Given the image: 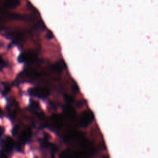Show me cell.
I'll list each match as a JSON object with an SVG mask.
<instances>
[{
	"label": "cell",
	"mask_w": 158,
	"mask_h": 158,
	"mask_svg": "<svg viewBox=\"0 0 158 158\" xmlns=\"http://www.w3.org/2000/svg\"><path fill=\"white\" fill-rule=\"evenodd\" d=\"M13 146H14L13 140L10 137H7L6 138V139L2 141V147L3 149L7 152H10L12 151L13 148Z\"/></svg>",
	"instance_id": "cell-1"
},
{
	"label": "cell",
	"mask_w": 158,
	"mask_h": 158,
	"mask_svg": "<svg viewBox=\"0 0 158 158\" xmlns=\"http://www.w3.org/2000/svg\"><path fill=\"white\" fill-rule=\"evenodd\" d=\"M19 2L15 1H6L4 3V6L7 7V8H14L16 7L18 4Z\"/></svg>",
	"instance_id": "cell-2"
},
{
	"label": "cell",
	"mask_w": 158,
	"mask_h": 158,
	"mask_svg": "<svg viewBox=\"0 0 158 158\" xmlns=\"http://www.w3.org/2000/svg\"><path fill=\"white\" fill-rule=\"evenodd\" d=\"M6 65V64L5 61L3 60V59L0 56V70L2 69Z\"/></svg>",
	"instance_id": "cell-3"
},
{
	"label": "cell",
	"mask_w": 158,
	"mask_h": 158,
	"mask_svg": "<svg viewBox=\"0 0 158 158\" xmlns=\"http://www.w3.org/2000/svg\"><path fill=\"white\" fill-rule=\"evenodd\" d=\"M4 128L0 126V138H1V136L2 135V134H3V133H4Z\"/></svg>",
	"instance_id": "cell-4"
},
{
	"label": "cell",
	"mask_w": 158,
	"mask_h": 158,
	"mask_svg": "<svg viewBox=\"0 0 158 158\" xmlns=\"http://www.w3.org/2000/svg\"><path fill=\"white\" fill-rule=\"evenodd\" d=\"M0 158H7V157L3 152H0Z\"/></svg>",
	"instance_id": "cell-5"
},
{
	"label": "cell",
	"mask_w": 158,
	"mask_h": 158,
	"mask_svg": "<svg viewBox=\"0 0 158 158\" xmlns=\"http://www.w3.org/2000/svg\"><path fill=\"white\" fill-rule=\"evenodd\" d=\"M2 115V110H1V109L0 108V117H1Z\"/></svg>",
	"instance_id": "cell-6"
}]
</instances>
